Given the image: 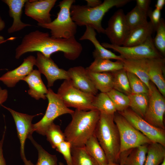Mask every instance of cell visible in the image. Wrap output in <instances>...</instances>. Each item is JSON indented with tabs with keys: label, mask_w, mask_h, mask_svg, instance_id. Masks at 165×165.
<instances>
[{
	"label": "cell",
	"mask_w": 165,
	"mask_h": 165,
	"mask_svg": "<svg viewBox=\"0 0 165 165\" xmlns=\"http://www.w3.org/2000/svg\"><path fill=\"white\" fill-rule=\"evenodd\" d=\"M82 49L75 36L68 38H55L50 36L48 32L37 30L24 36L15 49V57L19 59L26 53L35 51L50 57L52 54L61 51L67 59L75 60L80 56Z\"/></svg>",
	"instance_id": "cell-1"
},
{
	"label": "cell",
	"mask_w": 165,
	"mask_h": 165,
	"mask_svg": "<svg viewBox=\"0 0 165 165\" xmlns=\"http://www.w3.org/2000/svg\"><path fill=\"white\" fill-rule=\"evenodd\" d=\"M100 115L97 109L85 111L75 109L71 115V122L64 130L66 140L72 146H84L94 134Z\"/></svg>",
	"instance_id": "cell-2"
},
{
	"label": "cell",
	"mask_w": 165,
	"mask_h": 165,
	"mask_svg": "<svg viewBox=\"0 0 165 165\" xmlns=\"http://www.w3.org/2000/svg\"><path fill=\"white\" fill-rule=\"evenodd\" d=\"M131 1L105 0L99 6L93 8L86 5H72L70 10L71 17L77 25L89 26L99 33L105 34L101 22L105 14L114 7H122Z\"/></svg>",
	"instance_id": "cell-3"
},
{
	"label": "cell",
	"mask_w": 165,
	"mask_h": 165,
	"mask_svg": "<svg viewBox=\"0 0 165 165\" xmlns=\"http://www.w3.org/2000/svg\"><path fill=\"white\" fill-rule=\"evenodd\" d=\"M114 116L100 113L94 135L104 150L108 163H119L120 141Z\"/></svg>",
	"instance_id": "cell-4"
},
{
	"label": "cell",
	"mask_w": 165,
	"mask_h": 165,
	"mask_svg": "<svg viewBox=\"0 0 165 165\" xmlns=\"http://www.w3.org/2000/svg\"><path fill=\"white\" fill-rule=\"evenodd\" d=\"M75 0H63L58 5L60 8L57 17L50 23H38V25L50 30L51 36L55 38H68L75 36L77 25L72 19L70 8Z\"/></svg>",
	"instance_id": "cell-5"
},
{
	"label": "cell",
	"mask_w": 165,
	"mask_h": 165,
	"mask_svg": "<svg viewBox=\"0 0 165 165\" xmlns=\"http://www.w3.org/2000/svg\"><path fill=\"white\" fill-rule=\"evenodd\" d=\"M114 120L119 135L120 154L140 145L149 144L152 142L118 112L114 114Z\"/></svg>",
	"instance_id": "cell-6"
},
{
	"label": "cell",
	"mask_w": 165,
	"mask_h": 165,
	"mask_svg": "<svg viewBox=\"0 0 165 165\" xmlns=\"http://www.w3.org/2000/svg\"><path fill=\"white\" fill-rule=\"evenodd\" d=\"M46 97L48 101V105L45 113L38 122L32 124V131L45 135L48 127L57 117L62 115L69 114L71 115L74 111L67 107L57 94L50 88H49Z\"/></svg>",
	"instance_id": "cell-7"
},
{
	"label": "cell",
	"mask_w": 165,
	"mask_h": 165,
	"mask_svg": "<svg viewBox=\"0 0 165 165\" xmlns=\"http://www.w3.org/2000/svg\"><path fill=\"white\" fill-rule=\"evenodd\" d=\"M57 94L68 108L85 111L96 109L92 105L95 96L75 87L69 80L64 81L59 88Z\"/></svg>",
	"instance_id": "cell-8"
},
{
	"label": "cell",
	"mask_w": 165,
	"mask_h": 165,
	"mask_svg": "<svg viewBox=\"0 0 165 165\" xmlns=\"http://www.w3.org/2000/svg\"><path fill=\"white\" fill-rule=\"evenodd\" d=\"M101 45L105 48H110L118 53L124 59L136 60L164 57L155 47L152 36L143 43L132 46H117L107 42Z\"/></svg>",
	"instance_id": "cell-9"
},
{
	"label": "cell",
	"mask_w": 165,
	"mask_h": 165,
	"mask_svg": "<svg viewBox=\"0 0 165 165\" xmlns=\"http://www.w3.org/2000/svg\"><path fill=\"white\" fill-rule=\"evenodd\" d=\"M148 91V104L143 119L152 125L165 129L164 123L165 97L151 81Z\"/></svg>",
	"instance_id": "cell-10"
},
{
	"label": "cell",
	"mask_w": 165,
	"mask_h": 165,
	"mask_svg": "<svg viewBox=\"0 0 165 165\" xmlns=\"http://www.w3.org/2000/svg\"><path fill=\"white\" fill-rule=\"evenodd\" d=\"M118 112L152 142L158 143L165 146V129L152 125L129 108Z\"/></svg>",
	"instance_id": "cell-11"
},
{
	"label": "cell",
	"mask_w": 165,
	"mask_h": 165,
	"mask_svg": "<svg viewBox=\"0 0 165 165\" xmlns=\"http://www.w3.org/2000/svg\"><path fill=\"white\" fill-rule=\"evenodd\" d=\"M125 16L123 9L117 10L109 19L105 29V34L113 45L122 46L130 31Z\"/></svg>",
	"instance_id": "cell-12"
},
{
	"label": "cell",
	"mask_w": 165,
	"mask_h": 165,
	"mask_svg": "<svg viewBox=\"0 0 165 165\" xmlns=\"http://www.w3.org/2000/svg\"><path fill=\"white\" fill-rule=\"evenodd\" d=\"M35 65L45 76L49 88L52 86L57 80H69L67 71L59 68L50 57H46L40 52L37 53Z\"/></svg>",
	"instance_id": "cell-13"
},
{
	"label": "cell",
	"mask_w": 165,
	"mask_h": 165,
	"mask_svg": "<svg viewBox=\"0 0 165 165\" xmlns=\"http://www.w3.org/2000/svg\"><path fill=\"white\" fill-rule=\"evenodd\" d=\"M1 105L10 112L14 119L20 142V155L24 164H25L28 161L24 153L26 140L29 135H32L33 133L31 123L33 119L41 113L30 115L17 112L2 105Z\"/></svg>",
	"instance_id": "cell-14"
},
{
	"label": "cell",
	"mask_w": 165,
	"mask_h": 165,
	"mask_svg": "<svg viewBox=\"0 0 165 165\" xmlns=\"http://www.w3.org/2000/svg\"><path fill=\"white\" fill-rule=\"evenodd\" d=\"M56 0H28L24 5V13L27 16L38 24H46L52 21L50 12Z\"/></svg>",
	"instance_id": "cell-15"
},
{
	"label": "cell",
	"mask_w": 165,
	"mask_h": 165,
	"mask_svg": "<svg viewBox=\"0 0 165 165\" xmlns=\"http://www.w3.org/2000/svg\"><path fill=\"white\" fill-rule=\"evenodd\" d=\"M35 60L36 58L33 55H30L24 58L19 67L7 72L0 77V81L8 87H14L18 82L33 70Z\"/></svg>",
	"instance_id": "cell-16"
},
{
	"label": "cell",
	"mask_w": 165,
	"mask_h": 165,
	"mask_svg": "<svg viewBox=\"0 0 165 165\" xmlns=\"http://www.w3.org/2000/svg\"><path fill=\"white\" fill-rule=\"evenodd\" d=\"M69 80L73 85L82 91L95 96L98 90L90 78L86 68L82 66H75L67 70Z\"/></svg>",
	"instance_id": "cell-17"
},
{
	"label": "cell",
	"mask_w": 165,
	"mask_h": 165,
	"mask_svg": "<svg viewBox=\"0 0 165 165\" xmlns=\"http://www.w3.org/2000/svg\"><path fill=\"white\" fill-rule=\"evenodd\" d=\"M146 62L147 72L150 81L165 97V58H147Z\"/></svg>",
	"instance_id": "cell-18"
},
{
	"label": "cell",
	"mask_w": 165,
	"mask_h": 165,
	"mask_svg": "<svg viewBox=\"0 0 165 165\" xmlns=\"http://www.w3.org/2000/svg\"><path fill=\"white\" fill-rule=\"evenodd\" d=\"M97 34L95 30L86 26V30L82 35L79 38L80 40H88L94 45L95 49L93 52L94 59H114L122 61L124 59L120 55H117L103 47L96 38Z\"/></svg>",
	"instance_id": "cell-19"
},
{
	"label": "cell",
	"mask_w": 165,
	"mask_h": 165,
	"mask_svg": "<svg viewBox=\"0 0 165 165\" xmlns=\"http://www.w3.org/2000/svg\"><path fill=\"white\" fill-rule=\"evenodd\" d=\"M27 0H3L9 8V13L13 19L12 26L8 29V32L12 33L20 31L25 28L31 26L30 24L25 23L21 20L23 8Z\"/></svg>",
	"instance_id": "cell-20"
},
{
	"label": "cell",
	"mask_w": 165,
	"mask_h": 165,
	"mask_svg": "<svg viewBox=\"0 0 165 165\" xmlns=\"http://www.w3.org/2000/svg\"><path fill=\"white\" fill-rule=\"evenodd\" d=\"M22 80L25 81L28 84L29 87L28 94L31 97L36 100L46 99V95L48 89L43 82L41 73L38 70H33Z\"/></svg>",
	"instance_id": "cell-21"
},
{
	"label": "cell",
	"mask_w": 165,
	"mask_h": 165,
	"mask_svg": "<svg viewBox=\"0 0 165 165\" xmlns=\"http://www.w3.org/2000/svg\"><path fill=\"white\" fill-rule=\"evenodd\" d=\"M154 31L150 21L130 30L122 46L130 47L141 44L150 36Z\"/></svg>",
	"instance_id": "cell-22"
},
{
	"label": "cell",
	"mask_w": 165,
	"mask_h": 165,
	"mask_svg": "<svg viewBox=\"0 0 165 165\" xmlns=\"http://www.w3.org/2000/svg\"><path fill=\"white\" fill-rule=\"evenodd\" d=\"M122 61L124 69L127 72L131 73L138 77L145 84L149 90L151 81L147 72L146 59H124Z\"/></svg>",
	"instance_id": "cell-23"
},
{
	"label": "cell",
	"mask_w": 165,
	"mask_h": 165,
	"mask_svg": "<svg viewBox=\"0 0 165 165\" xmlns=\"http://www.w3.org/2000/svg\"><path fill=\"white\" fill-rule=\"evenodd\" d=\"M86 70L95 87L101 92L107 93L113 89L114 79L112 72H96Z\"/></svg>",
	"instance_id": "cell-24"
},
{
	"label": "cell",
	"mask_w": 165,
	"mask_h": 165,
	"mask_svg": "<svg viewBox=\"0 0 165 165\" xmlns=\"http://www.w3.org/2000/svg\"><path fill=\"white\" fill-rule=\"evenodd\" d=\"M124 68L122 61L113 62L109 59H97L86 69L90 71L96 72H113Z\"/></svg>",
	"instance_id": "cell-25"
},
{
	"label": "cell",
	"mask_w": 165,
	"mask_h": 165,
	"mask_svg": "<svg viewBox=\"0 0 165 165\" xmlns=\"http://www.w3.org/2000/svg\"><path fill=\"white\" fill-rule=\"evenodd\" d=\"M165 159V146L152 142L148 145L144 165H160Z\"/></svg>",
	"instance_id": "cell-26"
},
{
	"label": "cell",
	"mask_w": 165,
	"mask_h": 165,
	"mask_svg": "<svg viewBox=\"0 0 165 165\" xmlns=\"http://www.w3.org/2000/svg\"><path fill=\"white\" fill-rule=\"evenodd\" d=\"M85 147L89 154L99 165H106L108 163L104 150L94 134L86 142Z\"/></svg>",
	"instance_id": "cell-27"
},
{
	"label": "cell",
	"mask_w": 165,
	"mask_h": 165,
	"mask_svg": "<svg viewBox=\"0 0 165 165\" xmlns=\"http://www.w3.org/2000/svg\"><path fill=\"white\" fill-rule=\"evenodd\" d=\"M128 97L129 107L135 113L144 118L148 104V94L131 93Z\"/></svg>",
	"instance_id": "cell-28"
},
{
	"label": "cell",
	"mask_w": 165,
	"mask_h": 165,
	"mask_svg": "<svg viewBox=\"0 0 165 165\" xmlns=\"http://www.w3.org/2000/svg\"><path fill=\"white\" fill-rule=\"evenodd\" d=\"M92 105L101 113L114 115L117 112L113 103L106 93L100 92L96 95Z\"/></svg>",
	"instance_id": "cell-29"
},
{
	"label": "cell",
	"mask_w": 165,
	"mask_h": 165,
	"mask_svg": "<svg viewBox=\"0 0 165 165\" xmlns=\"http://www.w3.org/2000/svg\"><path fill=\"white\" fill-rule=\"evenodd\" d=\"M72 165H99L89 154L84 146L71 147Z\"/></svg>",
	"instance_id": "cell-30"
},
{
	"label": "cell",
	"mask_w": 165,
	"mask_h": 165,
	"mask_svg": "<svg viewBox=\"0 0 165 165\" xmlns=\"http://www.w3.org/2000/svg\"><path fill=\"white\" fill-rule=\"evenodd\" d=\"M112 72L114 79L113 89L127 96L131 94L126 70L123 68Z\"/></svg>",
	"instance_id": "cell-31"
},
{
	"label": "cell",
	"mask_w": 165,
	"mask_h": 165,
	"mask_svg": "<svg viewBox=\"0 0 165 165\" xmlns=\"http://www.w3.org/2000/svg\"><path fill=\"white\" fill-rule=\"evenodd\" d=\"M148 13L136 6L125 15V19L130 30L142 25L148 22Z\"/></svg>",
	"instance_id": "cell-32"
},
{
	"label": "cell",
	"mask_w": 165,
	"mask_h": 165,
	"mask_svg": "<svg viewBox=\"0 0 165 165\" xmlns=\"http://www.w3.org/2000/svg\"><path fill=\"white\" fill-rule=\"evenodd\" d=\"M148 144L132 149L127 157L124 165H144Z\"/></svg>",
	"instance_id": "cell-33"
},
{
	"label": "cell",
	"mask_w": 165,
	"mask_h": 165,
	"mask_svg": "<svg viewBox=\"0 0 165 165\" xmlns=\"http://www.w3.org/2000/svg\"><path fill=\"white\" fill-rule=\"evenodd\" d=\"M45 135L54 149H55L61 142L66 140L64 134L61 130L60 127L53 123L48 127Z\"/></svg>",
	"instance_id": "cell-34"
},
{
	"label": "cell",
	"mask_w": 165,
	"mask_h": 165,
	"mask_svg": "<svg viewBox=\"0 0 165 165\" xmlns=\"http://www.w3.org/2000/svg\"><path fill=\"white\" fill-rule=\"evenodd\" d=\"M36 148L38 152V158L36 163L33 165H58L57 159L55 155L51 154L44 150L33 138L32 135L28 137Z\"/></svg>",
	"instance_id": "cell-35"
},
{
	"label": "cell",
	"mask_w": 165,
	"mask_h": 165,
	"mask_svg": "<svg viewBox=\"0 0 165 165\" xmlns=\"http://www.w3.org/2000/svg\"><path fill=\"white\" fill-rule=\"evenodd\" d=\"M107 94L113 103L117 112H122L129 107L128 96L114 89Z\"/></svg>",
	"instance_id": "cell-36"
},
{
	"label": "cell",
	"mask_w": 165,
	"mask_h": 165,
	"mask_svg": "<svg viewBox=\"0 0 165 165\" xmlns=\"http://www.w3.org/2000/svg\"><path fill=\"white\" fill-rule=\"evenodd\" d=\"M156 31V34L153 43L157 50L164 57L165 55V22L161 18L160 22Z\"/></svg>",
	"instance_id": "cell-37"
},
{
	"label": "cell",
	"mask_w": 165,
	"mask_h": 165,
	"mask_svg": "<svg viewBox=\"0 0 165 165\" xmlns=\"http://www.w3.org/2000/svg\"><path fill=\"white\" fill-rule=\"evenodd\" d=\"M127 75L131 93L148 94V88L140 79L134 74L130 72H127Z\"/></svg>",
	"instance_id": "cell-38"
},
{
	"label": "cell",
	"mask_w": 165,
	"mask_h": 165,
	"mask_svg": "<svg viewBox=\"0 0 165 165\" xmlns=\"http://www.w3.org/2000/svg\"><path fill=\"white\" fill-rule=\"evenodd\" d=\"M71 144L65 140L60 143L56 148L57 152L61 154L67 165H72V155Z\"/></svg>",
	"instance_id": "cell-39"
},
{
	"label": "cell",
	"mask_w": 165,
	"mask_h": 165,
	"mask_svg": "<svg viewBox=\"0 0 165 165\" xmlns=\"http://www.w3.org/2000/svg\"><path fill=\"white\" fill-rule=\"evenodd\" d=\"M148 16L149 17L150 21L154 31H156L161 20V11L155 9L153 11L149 10Z\"/></svg>",
	"instance_id": "cell-40"
},
{
	"label": "cell",
	"mask_w": 165,
	"mask_h": 165,
	"mask_svg": "<svg viewBox=\"0 0 165 165\" xmlns=\"http://www.w3.org/2000/svg\"><path fill=\"white\" fill-rule=\"evenodd\" d=\"M136 6L145 12L148 13L151 0H136Z\"/></svg>",
	"instance_id": "cell-41"
},
{
	"label": "cell",
	"mask_w": 165,
	"mask_h": 165,
	"mask_svg": "<svg viewBox=\"0 0 165 165\" xmlns=\"http://www.w3.org/2000/svg\"><path fill=\"white\" fill-rule=\"evenodd\" d=\"M6 130V127H5L2 138L0 141V165H6L5 160L3 156L2 149V146L5 138Z\"/></svg>",
	"instance_id": "cell-42"
},
{
	"label": "cell",
	"mask_w": 165,
	"mask_h": 165,
	"mask_svg": "<svg viewBox=\"0 0 165 165\" xmlns=\"http://www.w3.org/2000/svg\"><path fill=\"white\" fill-rule=\"evenodd\" d=\"M8 92L6 89H2L0 86V105L5 102L8 97Z\"/></svg>",
	"instance_id": "cell-43"
},
{
	"label": "cell",
	"mask_w": 165,
	"mask_h": 165,
	"mask_svg": "<svg viewBox=\"0 0 165 165\" xmlns=\"http://www.w3.org/2000/svg\"><path fill=\"white\" fill-rule=\"evenodd\" d=\"M87 2L86 6L90 7H96L102 3V2L100 0H86Z\"/></svg>",
	"instance_id": "cell-44"
},
{
	"label": "cell",
	"mask_w": 165,
	"mask_h": 165,
	"mask_svg": "<svg viewBox=\"0 0 165 165\" xmlns=\"http://www.w3.org/2000/svg\"><path fill=\"white\" fill-rule=\"evenodd\" d=\"M130 152V151L128 150L121 153L120 156L119 165H124L125 160Z\"/></svg>",
	"instance_id": "cell-45"
},
{
	"label": "cell",
	"mask_w": 165,
	"mask_h": 165,
	"mask_svg": "<svg viewBox=\"0 0 165 165\" xmlns=\"http://www.w3.org/2000/svg\"><path fill=\"white\" fill-rule=\"evenodd\" d=\"M165 4V0H157L155 5L156 8L161 11Z\"/></svg>",
	"instance_id": "cell-46"
},
{
	"label": "cell",
	"mask_w": 165,
	"mask_h": 165,
	"mask_svg": "<svg viewBox=\"0 0 165 165\" xmlns=\"http://www.w3.org/2000/svg\"><path fill=\"white\" fill-rule=\"evenodd\" d=\"M5 27V24L2 18L0 19V31L3 30Z\"/></svg>",
	"instance_id": "cell-47"
},
{
	"label": "cell",
	"mask_w": 165,
	"mask_h": 165,
	"mask_svg": "<svg viewBox=\"0 0 165 165\" xmlns=\"http://www.w3.org/2000/svg\"><path fill=\"white\" fill-rule=\"evenodd\" d=\"M5 41L4 38L1 35H0V44L3 43Z\"/></svg>",
	"instance_id": "cell-48"
},
{
	"label": "cell",
	"mask_w": 165,
	"mask_h": 165,
	"mask_svg": "<svg viewBox=\"0 0 165 165\" xmlns=\"http://www.w3.org/2000/svg\"><path fill=\"white\" fill-rule=\"evenodd\" d=\"M106 165H119V164L112 162H108Z\"/></svg>",
	"instance_id": "cell-49"
},
{
	"label": "cell",
	"mask_w": 165,
	"mask_h": 165,
	"mask_svg": "<svg viewBox=\"0 0 165 165\" xmlns=\"http://www.w3.org/2000/svg\"><path fill=\"white\" fill-rule=\"evenodd\" d=\"M160 165H165V159Z\"/></svg>",
	"instance_id": "cell-50"
},
{
	"label": "cell",
	"mask_w": 165,
	"mask_h": 165,
	"mask_svg": "<svg viewBox=\"0 0 165 165\" xmlns=\"http://www.w3.org/2000/svg\"><path fill=\"white\" fill-rule=\"evenodd\" d=\"M59 165H64V164L61 162H60L59 163Z\"/></svg>",
	"instance_id": "cell-51"
},
{
	"label": "cell",
	"mask_w": 165,
	"mask_h": 165,
	"mask_svg": "<svg viewBox=\"0 0 165 165\" xmlns=\"http://www.w3.org/2000/svg\"><path fill=\"white\" fill-rule=\"evenodd\" d=\"M1 18V16H0V19Z\"/></svg>",
	"instance_id": "cell-52"
}]
</instances>
